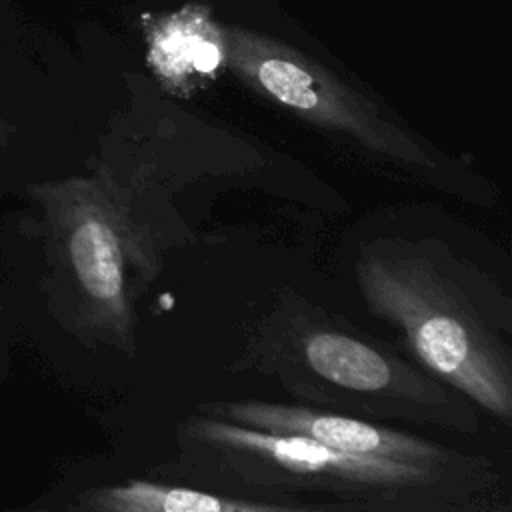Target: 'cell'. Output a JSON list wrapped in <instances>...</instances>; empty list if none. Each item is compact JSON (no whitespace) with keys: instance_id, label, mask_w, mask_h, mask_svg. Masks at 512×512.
I'll use <instances>...</instances> for the list:
<instances>
[{"instance_id":"6da1fadb","label":"cell","mask_w":512,"mask_h":512,"mask_svg":"<svg viewBox=\"0 0 512 512\" xmlns=\"http://www.w3.org/2000/svg\"><path fill=\"white\" fill-rule=\"evenodd\" d=\"M354 278L416 364L510 424L512 302L492 276L434 242L376 240L354 258Z\"/></svg>"},{"instance_id":"7a4b0ae2","label":"cell","mask_w":512,"mask_h":512,"mask_svg":"<svg viewBox=\"0 0 512 512\" xmlns=\"http://www.w3.org/2000/svg\"><path fill=\"white\" fill-rule=\"evenodd\" d=\"M240 360L308 408L458 434L482 426V412L466 396L408 354L290 288L250 328Z\"/></svg>"},{"instance_id":"3957f363","label":"cell","mask_w":512,"mask_h":512,"mask_svg":"<svg viewBox=\"0 0 512 512\" xmlns=\"http://www.w3.org/2000/svg\"><path fill=\"white\" fill-rule=\"evenodd\" d=\"M174 474L212 492H322L354 512H482L492 466L424 468L346 454L296 434L238 426L202 412L176 428Z\"/></svg>"},{"instance_id":"277c9868","label":"cell","mask_w":512,"mask_h":512,"mask_svg":"<svg viewBox=\"0 0 512 512\" xmlns=\"http://www.w3.org/2000/svg\"><path fill=\"white\" fill-rule=\"evenodd\" d=\"M44 212L54 308L88 344L134 356L138 302L164 268V238L98 180L30 188Z\"/></svg>"},{"instance_id":"5b68a950","label":"cell","mask_w":512,"mask_h":512,"mask_svg":"<svg viewBox=\"0 0 512 512\" xmlns=\"http://www.w3.org/2000/svg\"><path fill=\"white\" fill-rule=\"evenodd\" d=\"M196 412L246 428L304 436L346 454L444 470H470L492 466L482 456L458 452L450 446L438 444L406 430L386 426L382 422L308 408L302 404L266 402L254 398L216 400L198 404Z\"/></svg>"},{"instance_id":"8992f818","label":"cell","mask_w":512,"mask_h":512,"mask_svg":"<svg viewBox=\"0 0 512 512\" xmlns=\"http://www.w3.org/2000/svg\"><path fill=\"white\" fill-rule=\"evenodd\" d=\"M80 506L84 512H340L244 498L146 478H128L118 484L98 486L80 496Z\"/></svg>"},{"instance_id":"52a82bcc","label":"cell","mask_w":512,"mask_h":512,"mask_svg":"<svg viewBox=\"0 0 512 512\" xmlns=\"http://www.w3.org/2000/svg\"><path fill=\"white\" fill-rule=\"evenodd\" d=\"M258 82L288 106L300 110H316L320 106V88L316 80L290 60L270 58L260 62Z\"/></svg>"},{"instance_id":"ba28073f","label":"cell","mask_w":512,"mask_h":512,"mask_svg":"<svg viewBox=\"0 0 512 512\" xmlns=\"http://www.w3.org/2000/svg\"><path fill=\"white\" fill-rule=\"evenodd\" d=\"M204 40L206 38H192V36H184L182 32H176L164 40L160 52H162L164 60H168V62L186 64V66L194 68L196 52Z\"/></svg>"},{"instance_id":"9c48e42d","label":"cell","mask_w":512,"mask_h":512,"mask_svg":"<svg viewBox=\"0 0 512 512\" xmlns=\"http://www.w3.org/2000/svg\"><path fill=\"white\" fill-rule=\"evenodd\" d=\"M4 140H6V138H4V132H2V126H0V146L4 144Z\"/></svg>"},{"instance_id":"30bf717a","label":"cell","mask_w":512,"mask_h":512,"mask_svg":"<svg viewBox=\"0 0 512 512\" xmlns=\"http://www.w3.org/2000/svg\"><path fill=\"white\" fill-rule=\"evenodd\" d=\"M36 512H66V510H36Z\"/></svg>"}]
</instances>
